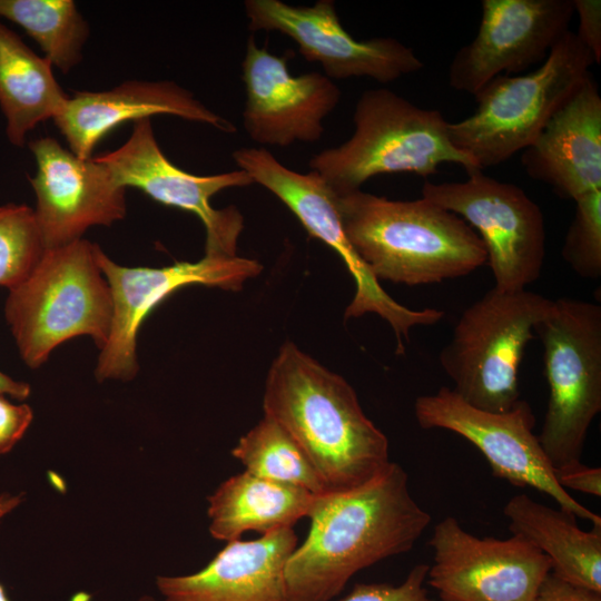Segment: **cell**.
<instances>
[{"label": "cell", "instance_id": "cell-1", "mask_svg": "<svg viewBox=\"0 0 601 601\" xmlns=\"http://www.w3.org/2000/svg\"><path fill=\"white\" fill-rule=\"evenodd\" d=\"M307 518L285 568L287 601H331L361 570L411 551L431 523L395 462L356 487L317 494Z\"/></svg>", "mask_w": 601, "mask_h": 601}, {"label": "cell", "instance_id": "cell-2", "mask_svg": "<svg viewBox=\"0 0 601 601\" xmlns=\"http://www.w3.org/2000/svg\"><path fill=\"white\" fill-rule=\"evenodd\" d=\"M263 410L303 450L328 492L364 484L392 462L386 435L355 390L293 342L282 345L268 370Z\"/></svg>", "mask_w": 601, "mask_h": 601}, {"label": "cell", "instance_id": "cell-3", "mask_svg": "<svg viewBox=\"0 0 601 601\" xmlns=\"http://www.w3.org/2000/svg\"><path fill=\"white\" fill-rule=\"evenodd\" d=\"M336 206L348 242L378 280L435 284L486 264L479 235L423 197L394 200L359 189L336 195Z\"/></svg>", "mask_w": 601, "mask_h": 601}, {"label": "cell", "instance_id": "cell-4", "mask_svg": "<svg viewBox=\"0 0 601 601\" xmlns=\"http://www.w3.org/2000/svg\"><path fill=\"white\" fill-rule=\"evenodd\" d=\"M353 122L354 132L345 142L319 151L308 162L336 195L359 190L378 175L428 177L446 162L467 174L481 170L454 146L449 121L439 110L417 107L387 88L364 91Z\"/></svg>", "mask_w": 601, "mask_h": 601}, {"label": "cell", "instance_id": "cell-5", "mask_svg": "<svg viewBox=\"0 0 601 601\" xmlns=\"http://www.w3.org/2000/svg\"><path fill=\"white\" fill-rule=\"evenodd\" d=\"M85 238L45 249L30 273L9 289L6 321L27 366L37 368L63 342L90 336L101 349L110 334L112 297Z\"/></svg>", "mask_w": 601, "mask_h": 601}, {"label": "cell", "instance_id": "cell-6", "mask_svg": "<svg viewBox=\"0 0 601 601\" xmlns=\"http://www.w3.org/2000/svg\"><path fill=\"white\" fill-rule=\"evenodd\" d=\"M592 53L566 31L544 61L523 75H501L475 95L474 112L449 122L456 148L483 170L528 148L553 115L591 76Z\"/></svg>", "mask_w": 601, "mask_h": 601}, {"label": "cell", "instance_id": "cell-7", "mask_svg": "<svg viewBox=\"0 0 601 601\" xmlns=\"http://www.w3.org/2000/svg\"><path fill=\"white\" fill-rule=\"evenodd\" d=\"M553 300L528 289L492 288L459 318L440 353L453 392L475 408L506 412L520 398L519 368Z\"/></svg>", "mask_w": 601, "mask_h": 601}, {"label": "cell", "instance_id": "cell-8", "mask_svg": "<svg viewBox=\"0 0 601 601\" xmlns=\"http://www.w3.org/2000/svg\"><path fill=\"white\" fill-rule=\"evenodd\" d=\"M534 333L542 342L549 385L538 439L558 469L581 461L588 431L601 411V306L583 299H554Z\"/></svg>", "mask_w": 601, "mask_h": 601}, {"label": "cell", "instance_id": "cell-9", "mask_svg": "<svg viewBox=\"0 0 601 601\" xmlns=\"http://www.w3.org/2000/svg\"><path fill=\"white\" fill-rule=\"evenodd\" d=\"M237 167L275 195L300 221L306 231L334 249L355 282L353 299L344 317L357 318L374 313L393 328L397 354H403V339L415 326L440 322L444 312L436 308L412 309L392 298L380 285L348 242L336 206V194L315 171L302 174L279 162L264 147H243L233 152Z\"/></svg>", "mask_w": 601, "mask_h": 601}, {"label": "cell", "instance_id": "cell-10", "mask_svg": "<svg viewBox=\"0 0 601 601\" xmlns=\"http://www.w3.org/2000/svg\"><path fill=\"white\" fill-rule=\"evenodd\" d=\"M422 197L457 215L479 235L494 288L516 292L538 280L545 259L544 217L522 188L474 170L464 181H426Z\"/></svg>", "mask_w": 601, "mask_h": 601}, {"label": "cell", "instance_id": "cell-11", "mask_svg": "<svg viewBox=\"0 0 601 601\" xmlns=\"http://www.w3.org/2000/svg\"><path fill=\"white\" fill-rule=\"evenodd\" d=\"M415 418L422 428L451 431L473 444L486 459L494 476L515 486H529L551 496L560 510L601 525V518L562 489L538 435L535 416L524 400L506 412L473 407L452 388L441 387L434 394L418 396Z\"/></svg>", "mask_w": 601, "mask_h": 601}, {"label": "cell", "instance_id": "cell-12", "mask_svg": "<svg viewBox=\"0 0 601 601\" xmlns=\"http://www.w3.org/2000/svg\"><path fill=\"white\" fill-rule=\"evenodd\" d=\"M99 267L112 297L109 338L100 349L96 366L98 381H130L138 373L137 336L141 324L162 300L189 285L237 292L263 269L252 258L207 256L198 262H180L165 267H126L110 259L99 247Z\"/></svg>", "mask_w": 601, "mask_h": 601}, {"label": "cell", "instance_id": "cell-13", "mask_svg": "<svg viewBox=\"0 0 601 601\" xmlns=\"http://www.w3.org/2000/svg\"><path fill=\"white\" fill-rule=\"evenodd\" d=\"M427 582L441 601H532L552 570L549 558L524 538H477L454 516L433 529Z\"/></svg>", "mask_w": 601, "mask_h": 601}, {"label": "cell", "instance_id": "cell-14", "mask_svg": "<svg viewBox=\"0 0 601 601\" xmlns=\"http://www.w3.org/2000/svg\"><path fill=\"white\" fill-rule=\"evenodd\" d=\"M95 158L121 186L138 188L157 203L195 214L206 230L205 255L237 256L243 215L235 206L214 208L211 198L227 188L254 184L247 173L238 168L199 176L183 170L161 151L149 119L134 122L124 145Z\"/></svg>", "mask_w": 601, "mask_h": 601}, {"label": "cell", "instance_id": "cell-15", "mask_svg": "<svg viewBox=\"0 0 601 601\" xmlns=\"http://www.w3.org/2000/svg\"><path fill=\"white\" fill-rule=\"evenodd\" d=\"M248 29L289 37L309 62H318L329 79L371 78L392 82L423 68L412 48L390 37L355 39L343 27L335 2L293 6L280 0H246Z\"/></svg>", "mask_w": 601, "mask_h": 601}, {"label": "cell", "instance_id": "cell-16", "mask_svg": "<svg viewBox=\"0 0 601 601\" xmlns=\"http://www.w3.org/2000/svg\"><path fill=\"white\" fill-rule=\"evenodd\" d=\"M573 14V0H483L474 39L450 63V86L474 96L497 76L543 62Z\"/></svg>", "mask_w": 601, "mask_h": 601}, {"label": "cell", "instance_id": "cell-17", "mask_svg": "<svg viewBox=\"0 0 601 601\" xmlns=\"http://www.w3.org/2000/svg\"><path fill=\"white\" fill-rule=\"evenodd\" d=\"M245 88L243 126L260 146L288 147L315 142L324 134V119L337 107L341 90L324 73L293 75L286 57L259 47L250 36L242 62Z\"/></svg>", "mask_w": 601, "mask_h": 601}, {"label": "cell", "instance_id": "cell-18", "mask_svg": "<svg viewBox=\"0 0 601 601\" xmlns=\"http://www.w3.org/2000/svg\"><path fill=\"white\" fill-rule=\"evenodd\" d=\"M37 171L30 184L45 249L82 238L92 226H110L126 216V187L95 157L82 159L52 137L30 141Z\"/></svg>", "mask_w": 601, "mask_h": 601}, {"label": "cell", "instance_id": "cell-19", "mask_svg": "<svg viewBox=\"0 0 601 601\" xmlns=\"http://www.w3.org/2000/svg\"><path fill=\"white\" fill-rule=\"evenodd\" d=\"M171 115L206 124L231 134L235 126L207 108L193 92L174 81H126L110 90L77 91L53 118L56 126L79 158H91L97 144L126 121Z\"/></svg>", "mask_w": 601, "mask_h": 601}, {"label": "cell", "instance_id": "cell-20", "mask_svg": "<svg viewBox=\"0 0 601 601\" xmlns=\"http://www.w3.org/2000/svg\"><path fill=\"white\" fill-rule=\"evenodd\" d=\"M298 544L293 528L227 542L203 569L159 575L164 601H287L285 568Z\"/></svg>", "mask_w": 601, "mask_h": 601}, {"label": "cell", "instance_id": "cell-21", "mask_svg": "<svg viewBox=\"0 0 601 601\" xmlns=\"http://www.w3.org/2000/svg\"><path fill=\"white\" fill-rule=\"evenodd\" d=\"M521 162L561 197L601 190V96L591 76L523 150Z\"/></svg>", "mask_w": 601, "mask_h": 601}, {"label": "cell", "instance_id": "cell-22", "mask_svg": "<svg viewBox=\"0 0 601 601\" xmlns=\"http://www.w3.org/2000/svg\"><path fill=\"white\" fill-rule=\"evenodd\" d=\"M317 494L279 484L246 471L221 482L207 497L209 533L219 541L293 528L307 518Z\"/></svg>", "mask_w": 601, "mask_h": 601}, {"label": "cell", "instance_id": "cell-23", "mask_svg": "<svg viewBox=\"0 0 601 601\" xmlns=\"http://www.w3.org/2000/svg\"><path fill=\"white\" fill-rule=\"evenodd\" d=\"M512 534L520 535L545 554L561 579L601 592V525L583 531L575 516L521 493L504 506Z\"/></svg>", "mask_w": 601, "mask_h": 601}, {"label": "cell", "instance_id": "cell-24", "mask_svg": "<svg viewBox=\"0 0 601 601\" xmlns=\"http://www.w3.org/2000/svg\"><path fill=\"white\" fill-rule=\"evenodd\" d=\"M68 97L53 76L51 62L0 21V108L9 141L23 147L27 134L53 119Z\"/></svg>", "mask_w": 601, "mask_h": 601}, {"label": "cell", "instance_id": "cell-25", "mask_svg": "<svg viewBox=\"0 0 601 601\" xmlns=\"http://www.w3.org/2000/svg\"><path fill=\"white\" fill-rule=\"evenodd\" d=\"M0 17L20 26L62 73L81 61L89 26L72 0H0Z\"/></svg>", "mask_w": 601, "mask_h": 601}, {"label": "cell", "instance_id": "cell-26", "mask_svg": "<svg viewBox=\"0 0 601 601\" xmlns=\"http://www.w3.org/2000/svg\"><path fill=\"white\" fill-rule=\"evenodd\" d=\"M245 471L313 494L328 492L316 470L293 437L273 418H263L231 449Z\"/></svg>", "mask_w": 601, "mask_h": 601}, {"label": "cell", "instance_id": "cell-27", "mask_svg": "<svg viewBox=\"0 0 601 601\" xmlns=\"http://www.w3.org/2000/svg\"><path fill=\"white\" fill-rule=\"evenodd\" d=\"M43 250L33 209L18 204L0 206V286L10 289L20 283Z\"/></svg>", "mask_w": 601, "mask_h": 601}, {"label": "cell", "instance_id": "cell-28", "mask_svg": "<svg viewBox=\"0 0 601 601\" xmlns=\"http://www.w3.org/2000/svg\"><path fill=\"white\" fill-rule=\"evenodd\" d=\"M575 211L568 228L561 255L583 278L601 276V190L574 200Z\"/></svg>", "mask_w": 601, "mask_h": 601}, {"label": "cell", "instance_id": "cell-29", "mask_svg": "<svg viewBox=\"0 0 601 601\" xmlns=\"http://www.w3.org/2000/svg\"><path fill=\"white\" fill-rule=\"evenodd\" d=\"M430 565H414L405 580L393 585L388 583H356L344 598L338 601H436L428 597L424 582Z\"/></svg>", "mask_w": 601, "mask_h": 601}, {"label": "cell", "instance_id": "cell-30", "mask_svg": "<svg viewBox=\"0 0 601 601\" xmlns=\"http://www.w3.org/2000/svg\"><path fill=\"white\" fill-rule=\"evenodd\" d=\"M32 420L33 411L28 404H13L0 394V454L14 447Z\"/></svg>", "mask_w": 601, "mask_h": 601}, {"label": "cell", "instance_id": "cell-31", "mask_svg": "<svg viewBox=\"0 0 601 601\" xmlns=\"http://www.w3.org/2000/svg\"><path fill=\"white\" fill-rule=\"evenodd\" d=\"M574 13L579 16L577 37L592 53L594 62L601 61V1L573 0Z\"/></svg>", "mask_w": 601, "mask_h": 601}, {"label": "cell", "instance_id": "cell-32", "mask_svg": "<svg viewBox=\"0 0 601 601\" xmlns=\"http://www.w3.org/2000/svg\"><path fill=\"white\" fill-rule=\"evenodd\" d=\"M558 484L566 491L571 489L593 496H601V469L591 467L581 461L554 469Z\"/></svg>", "mask_w": 601, "mask_h": 601}, {"label": "cell", "instance_id": "cell-33", "mask_svg": "<svg viewBox=\"0 0 601 601\" xmlns=\"http://www.w3.org/2000/svg\"><path fill=\"white\" fill-rule=\"evenodd\" d=\"M532 601H601V592L570 583L551 571Z\"/></svg>", "mask_w": 601, "mask_h": 601}, {"label": "cell", "instance_id": "cell-34", "mask_svg": "<svg viewBox=\"0 0 601 601\" xmlns=\"http://www.w3.org/2000/svg\"><path fill=\"white\" fill-rule=\"evenodd\" d=\"M22 494H11L8 492L0 494V521L13 511L22 502ZM90 597L86 593H79L72 597L71 601H89ZM0 601H11L3 584L0 583Z\"/></svg>", "mask_w": 601, "mask_h": 601}, {"label": "cell", "instance_id": "cell-35", "mask_svg": "<svg viewBox=\"0 0 601 601\" xmlns=\"http://www.w3.org/2000/svg\"><path fill=\"white\" fill-rule=\"evenodd\" d=\"M30 392L31 387L28 383L16 381L0 372V394L22 401L30 395Z\"/></svg>", "mask_w": 601, "mask_h": 601}, {"label": "cell", "instance_id": "cell-36", "mask_svg": "<svg viewBox=\"0 0 601 601\" xmlns=\"http://www.w3.org/2000/svg\"><path fill=\"white\" fill-rule=\"evenodd\" d=\"M138 601H157V600L154 599V598L150 597V595H144V597H141Z\"/></svg>", "mask_w": 601, "mask_h": 601}]
</instances>
